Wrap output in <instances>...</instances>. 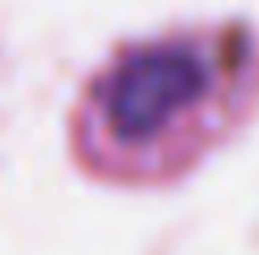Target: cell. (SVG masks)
Returning <instances> with one entry per match:
<instances>
[{
  "label": "cell",
  "mask_w": 259,
  "mask_h": 255,
  "mask_svg": "<svg viewBox=\"0 0 259 255\" xmlns=\"http://www.w3.org/2000/svg\"><path fill=\"white\" fill-rule=\"evenodd\" d=\"M259 115V30L183 21L127 38L85 77L68 115L72 162L132 191L175 187Z\"/></svg>",
  "instance_id": "6da1fadb"
}]
</instances>
